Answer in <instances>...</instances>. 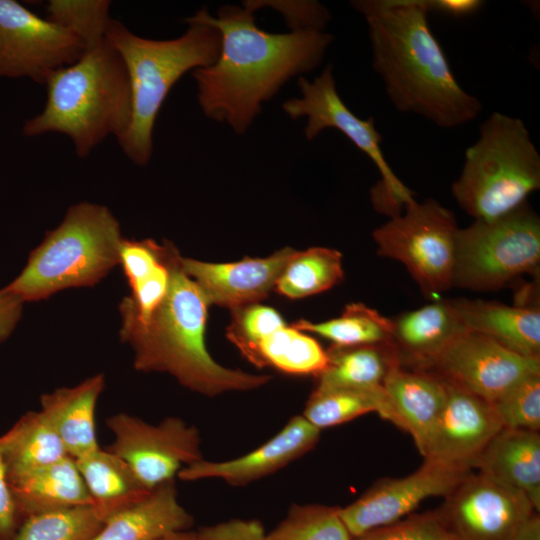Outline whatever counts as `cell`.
Listing matches in <instances>:
<instances>
[{"label": "cell", "instance_id": "obj_35", "mask_svg": "<svg viewBox=\"0 0 540 540\" xmlns=\"http://www.w3.org/2000/svg\"><path fill=\"white\" fill-rule=\"evenodd\" d=\"M111 2L107 0H50L46 18L73 33L92 48L105 40Z\"/></svg>", "mask_w": 540, "mask_h": 540}, {"label": "cell", "instance_id": "obj_25", "mask_svg": "<svg viewBox=\"0 0 540 540\" xmlns=\"http://www.w3.org/2000/svg\"><path fill=\"white\" fill-rule=\"evenodd\" d=\"M10 484L22 520L38 513L91 505L83 478L70 456Z\"/></svg>", "mask_w": 540, "mask_h": 540}, {"label": "cell", "instance_id": "obj_27", "mask_svg": "<svg viewBox=\"0 0 540 540\" xmlns=\"http://www.w3.org/2000/svg\"><path fill=\"white\" fill-rule=\"evenodd\" d=\"M10 483L68 456L42 411H30L0 436Z\"/></svg>", "mask_w": 540, "mask_h": 540}, {"label": "cell", "instance_id": "obj_32", "mask_svg": "<svg viewBox=\"0 0 540 540\" xmlns=\"http://www.w3.org/2000/svg\"><path fill=\"white\" fill-rule=\"evenodd\" d=\"M292 326L326 338L335 346L391 343L392 319L363 303L347 305L339 317L328 321L316 323L301 319Z\"/></svg>", "mask_w": 540, "mask_h": 540}, {"label": "cell", "instance_id": "obj_3", "mask_svg": "<svg viewBox=\"0 0 540 540\" xmlns=\"http://www.w3.org/2000/svg\"><path fill=\"white\" fill-rule=\"evenodd\" d=\"M170 282L158 306L144 319L122 315L121 340L134 352V368L165 372L187 389L215 397L257 389L271 379L217 363L205 343L208 306L199 288L184 271L182 256L172 244Z\"/></svg>", "mask_w": 540, "mask_h": 540}, {"label": "cell", "instance_id": "obj_45", "mask_svg": "<svg viewBox=\"0 0 540 540\" xmlns=\"http://www.w3.org/2000/svg\"><path fill=\"white\" fill-rule=\"evenodd\" d=\"M156 540H197L196 532L190 531H177L169 533L163 537H160Z\"/></svg>", "mask_w": 540, "mask_h": 540}, {"label": "cell", "instance_id": "obj_1", "mask_svg": "<svg viewBox=\"0 0 540 540\" xmlns=\"http://www.w3.org/2000/svg\"><path fill=\"white\" fill-rule=\"evenodd\" d=\"M191 18L215 27L221 35L217 60L192 71L204 115L244 133L270 100L294 76L319 66L332 34L270 33L256 25L254 12L223 5L213 17L206 7Z\"/></svg>", "mask_w": 540, "mask_h": 540}, {"label": "cell", "instance_id": "obj_37", "mask_svg": "<svg viewBox=\"0 0 540 540\" xmlns=\"http://www.w3.org/2000/svg\"><path fill=\"white\" fill-rule=\"evenodd\" d=\"M352 540H455L438 510L410 514L367 531Z\"/></svg>", "mask_w": 540, "mask_h": 540}, {"label": "cell", "instance_id": "obj_42", "mask_svg": "<svg viewBox=\"0 0 540 540\" xmlns=\"http://www.w3.org/2000/svg\"><path fill=\"white\" fill-rule=\"evenodd\" d=\"M23 301L4 287L0 289V344L13 332L22 314Z\"/></svg>", "mask_w": 540, "mask_h": 540}, {"label": "cell", "instance_id": "obj_14", "mask_svg": "<svg viewBox=\"0 0 540 540\" xmlns=\"http://www.w3.org/2000/svg\"><path fill=\"white\" fill-rule=\"evenodd\" d=\"M455 540H512L535 511L520 491L470 473L437 509Z\"/></svg>", "mask_w": 540, "mask_h": 540}, {"label": "cell", "instance_id": "obj_19", "mask_svg": "<svg viewBox=\"0 0 540 540\" xmlns=\"http://www.w3.org/2000/svg\"><path fill=\"white\" fill-rule=\"evenodd\" d=\"M432 301L392 319L391 344L404 367L427 371L451 341L466 331L452 300Z\"/></svg>", "mask_w": 540, "mask_h": 540}, {"label": "cell", "instance_id": "obj_28", "mask_svg": "<svg viewBox=\"0 0 540 540\" xmlns=\"http://www.w3.org/2000/svg\"><path fill=\"white\" fill-rule=\"evenodd\" d=\"M327 351L326 368L317 376V384L326 387L381 389L390 369L400 364L391 343L335 346Z\"/></svg>", "mask_w": 540, "mask_h": 540}, {"label": "cell", "instance_id": "obj_21", "mask_svg": "<svg viewBox=\"0 0 540 540\" xmlns=\"http://www.w3.org/2000/svg\"><path fill=\"white\" fill-rule=\"evenodd\" d=\"M468 331L481 334L527 358L540 359V310L496 301L454 299Z\"/></svg>", "mask_w": 540, "mask_h": 540}, {"label": "cell", "instance_id": "obj_29", "mask_svg": "<svg viewBox=\"0 0 540 540\" xmlns=\"http://www.w3.org/2000/svg\"><path fill=\"white\" fill-rule=\"evenodd\" d=\"M244 357L257 367L316 377L328 363L327 351L316 339L286 323L265 334Z\"/></svg>", "mask_w": 540, "mask_h": 540}, {"label": "cell", "instance_id": "obj_24", "mask_svg": "<svg viewBox=\"0 0 540 540\" xmlns=\"http://www.w3.org/2000/svg\"><path fill=\"white\" fill-rule=\"evenodd\" d=\"M192 516L179 503L175 480L161 484L142 500L108 517L91 540H156L184 531Z\"/></svg>", "mask_w": 540, "mask_h": 540}, {"label": "cell", "instance_id": "obj_33", "mask_svg": "<svg viewBox=\"0 0 540 540\" xmlns=\"http://www.w3.org/2000/svg\"><path fill=\"white\" fill-rule=\"evenodd\" d=\"M103 523L92 505L48 511L23 519L12 540H91Z\"/></svg>", "mask_w": 540, "mask_h": 540}, {"label": "cell", "instance_id": "obj_15", "mask_svg": "<svg viewBox=\"0 0 540 540\" xmlns=\"http://www.w3.org/2000/svg\"><path fill=\"white\" fill-rule=\"evenodd\" d=\"M427 372L491 404L526 377L540 373V359L524 357L466 330L451 341Z\"/></svg>", "mask_w": 540, "mask_h": 540}, {"label": "cell", "instance_id": "obj_10", "mask_svg": "<svg viewBox=\"0 0 540 540\" xmlns=\"http://www.w3.org/2000/svg\"><path fill=\"white\" fill-rule=\"evenodd\" d=\"M297 83L301 96L285 101L282 109L291 119L307 118L304 128L306 139L311 141L324 129L334 128L366 154L381 175V182L372 194L378 210L386 211L391 217L413 202V192L395 175L385 159L380 145L382 137L373 117L359 118L339 96L332 66L327 65L312 81L300 76Z\"/></svg>", "mask_w": 540, "mask_h": 540}, {"label": "cell", "instance_id": "obj_18", "mask_svg": "<svg viewBox=\"0 0 540 540\" xmlns=\"http://www.w3.org/2000/svg\"><path fill=\"white\" fill-rule=\"evenodd\" d=\"M296 250L285 247L265 258L210 263L182 257V267L209 304L231 310L265 299Z\"/></svg>", "mask_w": 540, "mask_h": 540}, {"label": "cell", "instance_id": "obj_13", "mask_svg": "<svg viewBox=\"0 0 540 540\" xmlns=\"http://www.w3.org/2000/svg\"><path fill=\"white\" fill-rule=\"evenodd\" d=\"M472 468L434 460L400 478L377 481L357 500L340 508V517L352 537L394 523L410 514L427 498L447 497Z\"/></svg>", "mask_w": 540, "mask_h": 540}, {"label": "cell", "instance_id": "obj_36", "mask_svg": "<svg viewBox=\"0 0 540 540\" xmlns=\"http://www.w3.org/2000/svg\"><path fill=\"white\" fill-rule=\"evenodd\" d=\"M502 428L538 432L540 429V373L533 374L491 403Z\"/></svg>", "mask_w": 540, "mask_h": 540}, {"label": "cell", "instance_id": "obj_5", "mask_svg": "<svg viewBox=\"0 0 540 540\" xmlns=\"http://www.w3.org/2000/svg\"><path fill=\"white\" fill-rule=\"evenodd\" d=\"M187 30L169 40H153L110 20L105 39L121 56L130 81L132 117L117 139L124 154L136 165H147L153 151V129L171 88L188 71L213 64L220 54L221 35L213 26L185 19Z\"/></svg>", "mask_w": 540, "mask_h": 540}, {"label": "cell", "instance_id": "obj_9", "mask_svg": "<svg viewBox=\"0 0 540 540\" xmlns=\"http://www.w3.org/2000/svg\"><path fill=\"white\" fill-rule=\"evenodd\" d=\"M459 227L453 212L433 199L414 200L373 232L378 255L404 264L422 293L439 299L453 287Z\"/></svg>", "mask_w": 540, "mask_h": 540}, {"label": "cell", "instance_id": "obj_4", "mask_svg": "<svg viewBox=\"0 0 540 540\" xmlns=\"http://www.w3.org/2000/svg\"><path fill=\"white\" fill-rule=\"evenodd\" d=\"M45 85V106L24 123L25 136L64 134L76 155L84 158L107 137L119 139L127 131L132 117L130 81L121 56L106 39L53 71Z\"/></svg>", "mask_w": 540, "mask_h": 540}, {"label": "cell", "instance_id": "obj_11", "mask_svg": "<svg viewBox=\"0 0 540 540\" xmlns=\"http://www.w3.org/2000/svg\"><path fill=\"white\" fill-rule=\"evenodd\" d=\"M114 436L106 448L122 458L148 489L173 481L179 471L203 459L198 429L179 417L150 424L128 413L106 420Z\"/></svg>", "mask_w": 540, "mask_h": 540}, {"label": "cell", "instance_id": "obj_30", "mask_svg": "<svg viewBox=\"0 0 540 540\" xmlns=\"http://www.w3.org/2000/svg\"><path fill=\"white\" fill-rule=\"evenodd\" d=\"M371 412H376L399 427L398 419L383 388L373 390L316 385L302 416L321 430Z\"/></svg>", "mask_w": 540, "mask_h": 540}, {"label": "cell", "instance_id": "obj_41", "mask_svg": "<svg viewBox=\"0 0 540 540\" xmlns=\"http://www.w3.org/2000/svg\"><path fill=\"white\" fill-rule=\"evenodd\" d=\"M21 522L0 444V540H12Z\"/></svg>", "mask_w": 540, "mask_h": 540}, {"label": "cell", "instance_id": "obj_22", "mask_svg": "<svg viewBox=\"0 0 540 540\" xmlns=\"http://www.w3.org/2000/svg\"><path fill=\"white\" fill-rule=\"evenodd\" d=\"M474 468L489 478L522 492L539 513V432L502 428L484 448Z\"/></svg>", "mask_w": 540, "mask_h": 540}, {"label": "cell", "instance_id": "obj_17", "mask_svg": "<svg viewBox=\"0 0 540 540\" xmlns=\"http://www.w3.org/2000/svg\"><path fill=\"white\" fill-rule=\"evenodd\" d=\"M321 430L302 415L292 417L271 439L258 448L227 461L200 460L178 473L183 481L219 479L244 486L264 478L300 458L317 444Z\"/></svg>", "mask_w": 540, "mask_h": 540}, {"label": "cell", "instance_id": "obj_44", "mask_svg": "<svg viewBox=\"0 0 540 540\" xmlns=\"http://www.w3.org/2000/svg\"><path fill=\"white\" fill-rule=\"evenodd\" d=\"M512 540H540V517L534 512L519 527Z\"/></svg>", "mask_w": 540, "mask_h": 540}, {"label": "cell", "instance_id": "obj_31", "mask_svg": "<svg viewBox=\"0 0 540 540\" xmlns=\"http://www.w3.org/2000/svg\"><path fill=\"white\" fill-rule=\"evenodd\" d=\"M343 278L341 253L330 248L313 247L295 252L274 289L285 297L299 299L329 290Z\"/></svg>", "mask_w": 540, "mask_h": 540}, {"label": "cell", "instance_id": "obj_20", "mask_svg": "<svg viewBox=\"0 0 540 540\" xmlns=\"http://www.w3.org/2000/svg\"><path fill=\"white\" fill-rule=\"evenodd\" d=\"M383 389L398 419L399 428L410 433L423 455L445 404L444 380L432 372L396 364L385 377Z\"/></svg>", "mask_w": 540, "mask_h": 540}, {"label": "cell", "instance_id": "obj_39", "mask_svg": "<svg viewBox=\"0 0 540 540\" xmlns=\"http://www.w3.org/2000/svg\"><path fill=\"white\" fill-rule=\"evenodd\" d=\"M242 6L254 13L262 7L278 11L283 16L289 32H323L331 20L327 7L312 0H248L244 1Z\"/></svg>", "mask_w": 540, "mask_h": 540}, {"label": "cell", "instance_id": "obj_6", "mask_svg": "<svg viewBox=\"0 0 540 540\" xmlns=\"http://www.w3.org/2000/svg\"><path fill=\"white\" fill-rule=\"evenodd\" d=\"M122 240L119 222L106 206L74 204L4 288L25 302L66 288L94 286L120 263Z\"/></svg>", "mask_w": 540, "mask_h": 540}, {"label": "cell", "instance_id": "obj_12", "mask_svg": "<svg viewBox=\"0 0 540 540\" xmlns=\"http://www.w3.org/2000/svg\"><path fill=\"white\" fill-rule=\"evenodd\" d=\"M85 51L70 31L15 0H0V77L45 84L53 71L74 63Z\"/></svg>", "mask_w": 540, "mask_h": 540}, {"label": "cell", "instance_id": "obj_40", "mask_svg": "<svg viewBox=\"0 0 540 540\" xmlns=\"http://www.w3.org/2000/svg\"><path fill=\"white\" fill-rule=\"evenodd\" d=\"M197 540H268L263 525L255 519H234L201 528Z\"/></svg>", "mask_w": 540, "mask_h": 540}, {"label": "cell", "instance_id": "obj_7", "mask_svg": "<svg viewBox=\"0 0 540 540\" xmlns=\"http://www.w3.org/2000/svg\"><path fill=\"white\" fill-rule=\"evenodd\" d=\"M540 188V154L522 119L493 112L465 151L451 191L459 207L475 220L504 216Z\"/></svg>", "mask_w": 540, "mask_h": 540}, {"label": "cell", "instance_id": "obj_38", "mask_svg": "<svg viewBox=\"0 0 540 540\" xmlns=\"http://www.w3.org/2000/svg\"><path fill=\"white\" fill-rule=\"evenodd\" d=\"M231 311L232 319L227 328V337L243 356L265 334L285 323L275 309L259 303Z\"/></svg>", "mask_w": 540, "mask_h": 540}, {"label": "cell", "instance_id": "obj_16", "mask_svg": "<svg viewBox=\"0 0 540 540\" xmlns=\"http://www.w3.org/2000/svg\"><path fill=\"white\" fill-rule=\"evenodd\" d=\"M443 380L445 404L422 456L426 460L473 469L484 448L502 426L490 403Z\"/></svg>", "mask_w": 540, "mask_h": 540}, {"label": "cell", "instance_id": "obj_23", "mask_svg": "<svg viewBox=\"0 0 540 540\" xmlns=\"http://www.w3.org/2000/svg\"><path fill=\"white\" fill-rule=\"evenodd\" d=\"M104 385V375L96 374L76 386L58 388L40 398V411L54 427L67 455L74 459L100 447L95 410Z\"/></svg>", "mask_w": 540, "mask_h": 540}, {"label": "cell", "instance_id": "obj_8", "mask_svg": "<svg viewBox=\"0 0 540 540\" xmlns=\"http://www.w3.org/2000/svg\"><path fill=\"white\" fill-rule=\"evenodd\" d=\"M540 264V219L526 202L492 220L459 228L453 286L487 291L534 275Z\"/></svg>", "mask_w": 540, "mask_h": 540}, {"label": "cell", "instance_id": "obj_2", "mask_svg": "<svg viewBox=\"0 0 540 540\" xmlns=\"http://www.w3.org/2000/svg\"><path fill=\"white\" fill-rule=\"evenodd\" d=\"M368 26L372 65L394 107L441 128L474 120L481 101L456 80L428 24L423 0H356Z\"/></svg>", "mask_w": 540, "mask_h": 540}, {"label": "cell", "instance_id": "obj_43", "mask_svg": "<svg viewBox=\"0 0 540 540\" xmlns=\"http://www.w3.org/2000/svg\"><path fill=\"white\" fill-rule=\"evenodd\" d=\"M429 12L451 18H465L477 13L484 5L481 0H423Z\"/></svg>", "mask_w": 540, "mask_h": 540}, {"label": "cell", "instance_id": "obj_34", "mask_svg": "<svg viewBox=\"0 0 540 540\" xmlns=\"http://www.w3.org/2000/svg\"><path fill=\"white\" fill-rule=\"evenodd\" d=\"M340 507L294 504L269 534L268 540H352L343 523Z\"/></svg>", "mask_w": 540, "mask_h": 540}, {"label": "cell", "instance_id": "obj_26", "mask_svg": "<svg viewBox=\"0 0 540 540\" xmlns=\"http://www.w3.org/2000/svg\"><path fill=\"white\" fill-rule=\"evenodd\" d=\"M91 499L103 520L145 498L146 488L130 466L108 449H98L74 459Z\"/></svg>", "mask_w": 540, "mask_h": 540}]
</instances>
